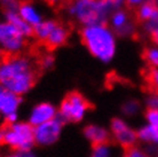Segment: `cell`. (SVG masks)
<instances>
[{"label":"cell","instance_id":"6da1fadb","mask_svg":"<svg viewBox=\"0 0 158 157\" xmlns=\"http://www.w3.org/2000/svg\"><path fill=\"white\" fill-rule=\"evenodd\" d=\"M32 56V55H31ZM43 74L36 57L21 53L0 51V85L21 95L36 85Z\"/></svg>","mask_w":158,"mask_h":157},{"label":"cell","instance_id":"7a4b0ae2","mask_svg":"<svg viewBox=\"0 0 158 157\" xmlns=\"http://www.w3.org/2000/svg\"><path fill=\"white\" fill-rule=\"evenodd\" d=\"M81 43L93 56L109 62L115 55L116 44L112 32L106 25H88L80 31Z\"/></svg>","mask_w":158,"mask_h":157},{"label":"cell","instance_id":"3957f363","mask_svg":"<svg viewBox=\"0 0 158 157\" xmlns=\"http://www.w3.org/2000/svg\"><path fill=\"white\" fill-rule=\"evenodd\" d=\"M115 8L111 0H73L70 13L80 23L88 25H104L108 15Z\"/></svg>","mask_w":158,"mask_h":157},{"label":"cell","instance_id":"277c9868","mask_svg":"<svg viewBox=\"0 0 158 157\" xmlns=\"http://www.w3.org/2000/svg\"><path fill=\"white\" fill-rule=\"evenodd\" d=\"M5 145L16 151H29L35 143V127L30 123L2 124Z\"/></svg>","mask_w":158,"mask_h":157},{"label":"cell","instance_id":"5b68a950","mask_svg":"<svg viewBox=\"0 0 158 157\" xmlns=\"http://www.w3.org/2000/svg\"><path fill=\"white\" fill-rule=\"evenodd\" d=\"M92 108L93 104L81 93L72 91L68 93L62 100L60 106L59 117L63 122H79Z\"/></svg>","mask_w":158,"mask_h":157},{"label":"cell","instance_id":"8992f818","mask_svg":"<svg viewBox=\"0 0 158 157\" xmlns=\"http://www.w3.org/2000/svg\"><path fill=\"white\" fill-rule=\"evenodd\" d=\"M0 45L5 51L20 53L27 43L24 36L10 23H0Z\"/></svg>","mask_w":158,"mask_h":157},{"label":"cell","instance_id":"52a82bcc","mask_svg":"<svg viewBox=\"0 0 158 157\" xmlns=\"http://www.w3.org/2000/svg\"><path fill=\"white\" fill-rule=\"evenodd\" d=\"M63 121L60 117L53 118L49 122L35 126V141L38 145H52L59 139Z\"/></svg>","mask_w":158,"mask_h":157},{"label":"cell","instance_id":"ba28073f","mask_svg":"<svg viewBox=\"0 0 158 157\" xmlns=\"http://www.w3.org/2000/svg\"><path fill=\"white\" fill-rule=\"evenodd\" d=\"M111 133L114 139L124 149L134 147L138 140V132L132 130L126 123L119 118H114L111 121Z\"/></svg>","mask_w":158,"mask_h":157},{"label":"cell","instance_id":"9c48e42d","mask_svg":"<svg viewBox=\"0 0 158 157\" xmlns=\"http://www.w3.org/2000/svg\"><path fill=\"white\" fill-rule=\"evenodd\" d=\"M69 35H70V28L59 22L57 25L54 28V30L49 33V36L40 45H41V47H44L48 52L54 51L57 47L67 43Z\"/></svg>","mask_w":158,"mask_h":157},{"label":"cell","instance_id":"30bf717a","mask_svg":"<svg viewBox=\"0 0 158 157\" xmlns=\"http://www.w3.org/2000/svg\"><path fill=\"white\" fill-rule=\"evenodd\" d=\"M21 103L20 95L13 93L12 91L0 85V115L7 117L9 115L16 114V110Z\"/></svg>","mask_w":158,"mask_h":157},{"label":"cell","instance_id":"8fae6325","mask_svg":"<svg viewBox=\"0 0 158 157\" xmlns=\"http://www.w3.org/2000/svg\"><path fill=\"white\" fill-rule=\"evenodd\" d=\"M55 108L49 103H39L33 108L30 116V124L32 126H38L46 122H49L55 118Z\"/></svg>","mask_w":158,"mask_h":157},{"label":"cell","instance_id":"7c38bea8","mask_svg":"<svg viewBox=\"0 0 158 157\" xmlns=\"http://www.w3.org/2000/svg\"><path fill=\"white\" fill-rule=\"evenodd\" d=\"M84 135L92 143V147L108 146L110 142V134L106 129L98 125H88L84 129Z\"/></svg>","mask_w":158,"mask_h":157},{"label":"cell","instance_id":"4fadbf2b","mask_svg":"<svg viewBox=\"0 0 158 157\" xmlns=\"http://www.w3.org/2000/svg\"><path fill=\"white\" fill-rule=\"evenodd\" d=\"M111 23L117 33L120 36H131L134 33V24L128 20V16L125 12L117 11L111 17Z\"/></svg>","mask_w":158,"mask_h":157},{"label":"cell","instance_id":"5bb4252c","mask_svg":"<svg viewBox=\"0 0 158 157\" xmlns=\"http://www.w3.org/2000/svg\"><path fill=\"white\" fill-rule=\"evenodd\" d=\"M6 17H7V20H8V23H10L12 25H14L24 37L35 36L33 28L29 23H27V22L21 17L20 14H17V13H7V14H6Z\"/></svg>","mask_w":158,"mask_h":157},{"label":"cell","instance_id":"9a60e30c","mask_svg":"<svg viewBox=\"0 0 158 157\" xmlns=\"http://www.w3.org/2000/svg\"><path fill=\"white\" fill-rule=\"evenodd\" d=\"M19 11H20L21 17H22L27 23L30 24V25L36 27L37 24L41 23V21H40V15L37 13L36 9L32 7L31 4H29V2H27V1H25V2H22V4H20Z\"/></svg>","mask_w":158,"mask_h":157},{"label":"cell","instance_id":"2e32d148","mask_svg":"<svg viewBox=\"0 0 158 157\" xmlns=\"http://www.w3.org/2000/svg\"><path fill=\"white\" fill-rule=\"evenodd\" d=\"M138 139L151 146H158V126L148 124L141 127L138 131Z\"/></svg>","mask_w":158,"mask_h":157},{"label":"cell","instance_id":"e0dca14e","mask_svg":"<svg viewBox=\"0 0 158 157\" xmlns=\"http://www.w3.org/2000/svg\"><path fill=\"white\" fill-rule=\"evenodd\" d=\"M158 12V7L155 4H152L151 1L147 0L144 4H142L136 11V20L139 22H148L154 17Z\"/></svg>","mask_w":158,"mask_h":157},{"label":"cell","instance_id":"ac0fdd59","mask_svg":"<svg viewBox=\"0 0 158 157\" xmlns=\"http://www.w3.org/2000/svg\"><path fill=\"white\" fill-rule=\"evenodd\" d=\"M143 79L147 91L150 93H158V69L148 67L143 72Z\"/></svg>","mask_w":158,"mask_h":157},{"label":"cell","instance_id":"d6986e66","mask_svg":"<svg viewBox=\"0 0 158 157\" xmlns=\"http://www.w3.org/2000/svg\"><path fill=\"white\" fill-rule=\"evenodd\" d=\"M57 23L59 22H56V21H46V22H41V23L37 24L36 27H33L35 37L39 40L40 44L49 36V33L54 30V28L57 25Z\"/></svg>","mask_w":158,"mask_h":157},{"label":"cell","instance_id":"ffe728a7","mask_svg":"<svg viewBox=\"0 0 158 157\" xmlns=\"http://www.w3.org/2000/svg\"><path fill=\"white\" fill-rule=\"evenodd\" d=\"M142 57L150 68H158V48L146 47L142 52Z\"/></svg>","mask_w":158,"mask_h":157},{"label":"cell","instance_id":"44dd1931","mask_svg":"<svg viewBox=\"0 0 158 157\" xmlns=\"http://www.w3.org/2000/svg\"><path fill=\"white\" fill-rule=\"evenodd\" d=\"M139 109H140V103L138 101H135V100H130V101L124 103L122 107L123 112L125 115H127V116H133V115H135L139 111Z\"/></svg>","mask_w":158,"mask_h":157},{"label":"cell","instance_id":"7402d4cb","mask_svg":"<svg viewBox=\"0 0 158 157\" xmlns=\"http://www.w3.org/2000/svg\"><path fill=\"white\" fill-rule=\"evenodd\" d=\"M0 5L5 13H17V9L20 8L19 0H0Z\"/></svg>","mask_w":158,"mask_h":157},{"label":"cell","instance_id":"603a6c76","mask_svg":"<svg viewBox=\"0 0 158 157\" xmlns=\"http://www.w3.org/2000/svg\"><path fill=\"white\" fill-rule=\"evenodd\" d=\"M124 157H150V155L147 151L134 146V147H131L128 149H125Z\"/></svg>","mask_w":158,"mask_h":157},{"label":"cell","instance_id":"cb8c5ba5","mask_svg":"<svg viewBox=\"0 0 158 157\" xmlns=\"http://www.w3.org/2000/svg\"><path fill=\"white\" fill-rule=\"evenodd\" d=\"M110 156V151L108 146H98V147H93V151H92L91 157H109Z\"/></svg>","mask_w":158,"mask_h":157},{"label":"cell","instance_id":"d4e9b609","mask_svg":"<svg viewBox=\"0 0 158 157\" xmlns=\"http://www.w3.org/2000/svg\"><path fill=\"white\" fill-rule=\"evenodd\" d=\"M144 29H146L149 33L152 31H157L158 30V12L150 21H148V22L144 23Z\"/></svg>","mask_w":158,"mask_h":157},{"label":"cell","instance_id":"484cf974","mask_svg":"<svg viewBox=\"0 0 158 157\" xmlns=\"http://www.w3.org/2000/svg\"><path fill=\"white\" fill-rule=\"evenodd\" d=\"M147 106L148 109L158 110V93H150L147 98Z\"/></svg>","mask_w":158,"mask_h":157},{"label":"cell","instance_id":"4316f807","mask_svg":"<svg viewBox=\"0 0 158 157\" xmlns=\"http://www.w3.org/2000/svg\"><path fill=\"white\" fill-rule=\"evenodd\" d=\"M6 157H36L30 151H16L14 154H10Z\"/></svg>","mask_w":158,"mask_h":157},{"label":"cell","instance_id":"83f0119b","mask_svg":"<svg viewBox=\"0 0 158 157\" xmlns=\"http://www.w3.org/2000/svg\"><path fill=\"white\" fill-rule=\"evenodd\" d=\"M49 6H56V5H60V6H63V4L65 2V0H45Z\"/></svg>","mask_w":158,"mask_h":157},{"label":"cell","instance_id":"f1b7e54d","mask_svg":"<svg viewBox=\"0 0 158 157\" xmlns=\"http://www.w3.org/2000/svg\"><path fill=\"white\" fill-rule=\"evenodd\" d=\"M126 2L130 7H136L139 4L142 2V0H126Z\"/></svg>","mask_w":158,"mask_h":157},{"label":"cell","instance_id":"f546056e","mask_svg":"<svg viewBox=\"0 0 158 157\" xmlns=\"http://www.w3.org/2000/svg\"><path fill=\"white\" fill-rule=\"evenodd\" d=\"M149 35H150L151 40H152V41H154L155 44H157V45H158V30H157V31H152V32H150Z\"/></svg>","mask_w":158,"mask_h":157},{"label":"cell","instance_id":"4dcf8cb0","mask_svg":"<svg viewBox=\"0 0 158 157\" xmlns=\"http://www.w3.org/2000/svg\"><path fill=\"white\" fill-rule=\"evenodd\" d=\"M1 145H5V140H4V132H2L1 127H0V146Z\"/></svg>","mask_w":158,"mask_h":157},{"label":"cell","instance_id":"1f68e13d","mask_svg":"<svg viewBox=\"0 0 158 157\" xmlns=\"http://www.w3.org/2000/svg\"><path fill=\"white\" fill-rule=\"evenodd\" d=\"M149 1H151L152 4H155V5H156V6L158 7V0H149Z\"/></svg>","mask_w":158,"mask_h":157},{"label":"cell","instance_id":"d6a6232c","mask_svg":"<svg viewBox=\"0 0 158 157\" xmlns=\"http://www.w3.org/2000/svg\"><path fill=\"white\" fill-rule=\"evenodd\" d=\"M157 154H158V153H157Z\"/></svg>","mask_w":158,"mask_h":157}]
</instances>
